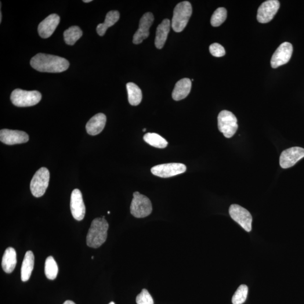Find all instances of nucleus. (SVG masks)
<instances>
[{
    "label": "nucleus",
    "mask_w": 304,
    "mask_h": 304,
    "mask_svg": "<svg viewBox=\"0 0 304 304\" xmlns=\"http://www.w3.org/2000/svg\"><path fill=\"white\" fill-rule=\"evenodd\" d=\"M186 170L185 165L180 163H170L155 166L151 169V172L154 175L168 178L185 172Z\"/></svg>",
    "instance_id": "1a4fd4ad"
},
{
    "label": "nucleus",
    "mask_w": 304,
    "mask_h": 304,
    "mask_svg": "<svg viewBox=\"0 0 304 304\" xmlns=\"http://www.w3.org/2000/svg\"><path fill=\"white\" fill-rule=\"evenodd\" d=\"M229 214L235 222L249 232L252 229V217L251 213L242 206L234 204L230 206Z\"/></svg>",
    "instance_id": "6e6552de"
},
{
    "label": "nucleus",
    "mask_w": 304,
    "mask_h": 304,
    "mask_svg": "<svg viewBox=\"0 0 304 304\" xmlns=\"http://www.w3.org/2000/svg\"><path fill=\"white\" fill-rule=\"evenodd\" d=\"M144 140L151 146L157 148H165L168 142L164 137L156 133H147L143 137Z\"/></svg>",
    "instance_id": "b1692460"
},
{
    "label": "nucleus",
    "mask_w": 304,
    "mask_h": 304,
    "mask_svg": "<svg viewBox=\"0 0 304 304\" xmlns=\"http://www.w3.org/2000/svg\"><path fill=\"white\" fill-rule=\"evenodd\" d=\"M130 212L136 218H143L149 216L152 212L151 201L146 195L138 191L133 194V199L130 206Z\"/></svg>",
    "instance_id": "39448f33"
},
{
    "label": "nucleus",
    "mask_w": 304,
    "mask_h": 304,
    "mask_svg": "<svg viewBox=\"0 0 304 304\" xmlns=\"http://www.w3.org/2000/svg\"><path fill=\"white\" fill-rule=\"evenodd\" d=\"M94 256H92V259H94Z\"/></svg>",
    "instance_id": "e433bc0d"
},
{
    "label": "nucleus",
    "mask_w": 304,
    "mask_h": 304,
    "mask_svg": "<svg viewBox=\"0 0 304 304\" xmlns=\"http://www.w3.org/2000/svg\"><path fill=\"white\" fill-rule=\"evenodd\" d=\"M248 288L247 285H242L237 289L232 298L233 304H244L248 295Z\"/></svg>",
    "instance_id": "cd10ccee"
},
{
    "label": "nucleus",
    "mask_w": 304,
    "mask_h": 304,
    "mask_svg": "<svg viewBox=\"0 0 304 304\" xmlns=\"http://www.w3.org/2000/svg\"><path fill=\"white\" fill-rule=\"evenodd\" d=\"M84 2L88 3L92 1V0H84Z\"/></svg>",
    "instance_id": "2f4dec72"
},
{
    "label": "nucleus",
    "mask_w": 304,
    "mask_h": 304,
    "mask_svg": "<svg viewBox=\"0 0 304 304\" xmlns=\"http://www.w3.org/2000/svg\"><path fill=\"white\" fill-rule=\"evenodd\" d=\"M109 304H115L114 302H111Z\"/></svg>",
    "instance_id": "f704fd0d"
},
{
    "label": "nucleus",
    "mask_w": 304,
    "mask_h": 304,
    "mask_svg": "<svg viewBox=\"0 0 304 304\" xmlns=\"http://www.w3.org/2000/svg\"><path fill=\"white\" fill-rule=\"evenodd\" d=\"M304 157V148L299 147L288 148L282 152L280 158L281 167L283 169L291 168Z\"/></svg>",
    "instance_id": "f8f14e48"
},
{
    "label": "nucleus",
    "mask_w": 304,
    "mask_h": 304,
    "mask_svg": "<svg viewBox=\"0 0 304 304\" xmlns=\"http://www.w3.org/2000/svg\"><path fill=\"white\" fill-rule=\"evenodd\" d=\"M17 253L13 247L7 248L3 253L2 259V267L6 273H12L17 265Z\"/></svg>",
    "instance_id": "aec40b11"
},
{
    "label": "nucleus",
    "mask_w": 304,
    "mask_h": 304,
    "mask_svg": "<svg viewBox=\"0 0 304 304\" xmlns=\"http://www.w3.org/2000/svg\"><path fill=\"white\" fill-rule=\"evenodd\" d=\"M293 46L291 43L285 42L278 47L271 59V66L277 68L287 64L292 55Z\"/></svg>",
    "instance_id": "9b49d317"
},
{
    "label": "nucleus",
    "mask_w": 304,
    "mask_h": 304,
    "mask_svg": "<svg viewBox=\"0 0 304 304\" xmlns=\"http://www.w3.org/2000/svg\"><path fill=\"white\" fill-rule=\"evenodd\" d=\"M70 207L72 215L75 219L78 221L84 219L86 208L82 194L78 189H75L72 192Z\"/></svg>",
    "instance_id": "2eb2a0df"
},
{
    "label": "nucleus",
    "mask_w": 304,
    "mask_h": 304,
    "mask_svg": "<svg viewBox=\"0 0 304 304\" xmlns=\"http://www.w3.org/2000/svg\"><path fill=\"white\" fill-rule=\"evenodd\" d=\"M35 264V256L33 252L28 251L25 253L22 265L21 267V280L27 282L30 278L33 271Z\"/></svg>",
    "instance_id": "412c9836"
},
{
    "label": "nucleus",
    "mask_w": 304,
    "mask_h": 304,
    "mask_svg": "<svg viewBox=\"0 0 304 304\" xmlns=\"http://www.w3.org/2000/svg\"><path fill=\"white\" fill-rule=\"evenodd\" d=\"M136 302L137 304H154L153 298L146 289H142L137 296Z\"/></svg>",
    "instance_id": "c85d7f7f"
},
{
    "label": "nucleus",
    "mask_w": 304,
    "mask_h": 304,
    "mask_svg": "<svg viewBox=\"0 0 304 304\" xmlns=\"http://www.w3.org/2000/svg\"><path fill=\"white\" fill-rule=\"evenodd\" d=\"M110 213H111L110 211L108 212V214H110Z\"/></svg>",
    "instance_id": "c9c22d12"
},
{
    "label": "nucleus",
    "mask_w": 304,
    "mask_h": 304,
    "mask_svg": "<svg viewBox=\"0 0 304 304\" xmlns=\"http://www.w3.org/2000/svg\"><path fill=\"white\" fill-rule=\"evenodd\" d=\"M192 14V7L188 1H183L177 4L173 10L171 21L173 30L180 32L184 30Z\"/></svg>",
    "instance_id": "7ed1b4c3"
},
{
    "label": "nucleus",
    "mask_w": 304,
    "mask_h": 304,
    "mask_svg": "<svg viewBox=\"0 0 304 304\" xmlns=\"http://www.w3.org/2000/svg\"><path fill=\"white\" fill-rule=\"evenodd\" d=\"M106 122V115L103 114H96L87 123L86 126L87 133L90 135H98L103 131Z\"/></svg>",
    "instance_id": "f3484780"
},
{
    "label": "nucleus",
    "mask_w": 304,
    "mask_h": 304,
    "mask_svg": "<svg viewBox=\"0 0 304 304\" xmlns=\"http://www.w3.org/2000/svg\"><path fill=\"white\" fill-rule=\"evenodd\" d=\"M45 273L46 277L50 280H55L57 277V273H58V267L53 256H49L46 260Z\"/></svg>",
    "instance_id": "a878e982"
},
{
    "label": "nucleus",
    "mask_w": 304,
    "mask_h": 304,
    "mask_svg": "<svg viewBox=\"0 0 304 304\" xmlns=\"http://www.w3.org/2000/svg\"><path fill=\"white\" fill-rule=\"evenodd\" d=\"M119 19V13L117 11H111L107 13L106 19L103 23H100L96 28L97 33L100 36L106 34L108 28H110L117 22Z\"/></svg>",
    "instance_id": "4be33fe9"
},
{
    "label": "nucleus",
    "mask_w": 304,
    "mask_h": 304,
    "mask_svg": "<svg viewBox=\"0 0 304 304\" xmlns=\"http://www.w3.org/2000/svg\"><path fill=\"white\" fill-rule=\"evenodd\" d=\"M30 64L36 71L48 73H60L70 66V63L64 57L43 53L32 57Z\"/></svg>",
    "instance_id": "f257e3e1"
},
{
    "label": "nucleus",
    "mask_w": 304,
    "mask_h": 304,
    "mask_svg": "<svg viewBox=\"0 0 304 304\" xmlns=\"http://www.w3.org/2000/svg\"><path fill=\"white\" fill-rule=\"evenodd\" d=\"M170 26H171V22L168 19H164L160 24L158 25L155 38V45L157 49H161L164 47L167 40Z\"/></svg>",
    "instance_id": "6ab92c4d"
},
{
    "label": "nucleus",
    "mask_w": 304,
    "mask_h": 304,
    "mask_svg": "<svg viewBox=\"0 0 304 304\" xmlns=\"http://www.w3.org/2000/svg\"><path fill=\"white\" fill-rule=\"evenodd\" d=\"M108 228L109 224L106 219L98 218L93 220L87 235V245L94 248L100 247L107 240Z\"/></svg>",
    "instance_id": "f03ea898"
},
{
    "label": "nucleus",
    "mask_w": 304,
    "mask_h": 304,
    "mask_svg": "<svg viewBox=\"0 0 304 304\" xmlns=\"http://www.w3.org/2000/svg\"><path fill=\"white\" fill-rule=\"evenodd\" d=\"M41 98V93L38 91H26L19 89L14 90L10 96L12 103L18 107L35 106Z\"/></svg>",
    "instance_id": "20e7f679"
},
{
    "label": "nucleus",
    "mask_w": 304,
    "mask_h": 304,
    "mask_svg": "<svg viewBox=\"0 0 304 304\" xmlns=\"http://www.w3.org/2000/svg\"><path fill=\"white\" fill-rule=\"evenodd\" d=\"M153 14L149 12L144 14L140 20L138 30L133 35V43L136 45L140 44L144 41V39L148 38L150 35V28L153 24Z\"/></svg>",
    "instance_id": "ddd939ff"
},
{
    "label": "nucleus",
    "mask_w": 304,
    "mask_h": 304,
    "mask_svg": "<svg viewBox=\"0 0 304 304\" xmlns=\"http://www.w3.org/2000/svg\"><path fill=\"white\" fill-rule=\"evenodd\" d=\"M280 7V3L278 0H268L264 2L258 9L257 19L261 23L269 22L273 19Z\"/></svg>",
    "instance_id": "9d476101"
},
{
    "label": "nucleus",
    "mask_w": 304,
    "mask_h": 304,
    "mask_svg": "<svg viewBox=\"0 0 304 304\" xmlns=\"http://www.w3.org/2000/svg\"><path fill=\"white\" fill-rule=\"evenodd\" d=\"M82 36V31L78 26H72L64 32V41L69 45H74Z\"/></svg>",
    "instance_id": "393cba45"
},
{
    "label": "nucleus",
    "mask_w": 304,
    "mask_h": 304,
    "mask_svg": "<svg viewBox=\"0 0 304 304\" xmlns=\"http://www.w3.org/2000/svg\"><path fill=\"white\" fill-rule=\"evenodd\" d=\"M218 121L219 131L227 138H230L236 133L238 128V121L232 112L227 110L220 112Z\"/></svg>",
    "instance_id": "423d86ee"
},
{
    "label": "nucleus",
    "mask_w": 304,
    "mask_h": 304,
    "mask_svg": "<svg viewBox=\"0 0 304 304\" xmlns=\"http://www.w3.org/2000/svg\"><path fill=\"white\" fill-rule=\"evenodd\" d=\"M191 88V81L190 79L185 78L177 82L174 89L173 90L172 97L176 101L185 99L189 95Z\"/></svg>",
    "instance_id": "a211bd4d"
},
{
    "label": "nucleus",
    "mask_w": 304,
    "mask_h": 304,
    "mask_svg": "<svg viewBox=\"0 0 304 304\" xmlns=\"http://www.w3.org/2000/svg\"><path fill=\"white\" fill-rule=\"evenodd\" d=\"M0 140L7 145L23 144L28 142L29 136L26 133L19 130L2 129L0 132Z\"/></svg>",
    "instance_id": "4468645a"
},
{
    "label": "nucleus",
    "mask_w": 304,
    "mask_h": 304,
    "mask_svg": "<svg viewBox=\"0 0 304 304\" xmlns=\"http://www.w3.org/2000/svg\"><path fill=\"white\" fill-rule=\"evenodd\" d=\"M60 22V17L56 14H51L38 25V32L43 38H48L55 31Z\"/></svg>",
    "instance_id": "dca6fc26"
},
{
    "label": "nucleus",
    "mask_w": 304,
    "mask_h": 304,
    "mask_svg": "<svg viewBox=\"0 0 304 304\" xmlns=\"http://www.w3.org/2000/svg\"><path fill=\"white\" fill-rule=\"evenodd\" d=\"M63 304H76L74 302L71 301V300H67Z\"/></svg>",
    "instance_id": "7c9ffc66"
},
{
    "label": "nucleus",
    "mask_w": 304,
    "mask_h": 304,
    "mask_svg": "<svg viewBox=\"0 0 304 304\" xmlns=\"http://www.w3.org/2000/svg\"><path fill=\"white\" fill-rule=\"evenodd\" d=\"M227 11L224 8L217 9L212 14L211 24L213 27H219L222 25L227 19Z\"/></svg>",
    "instance_id": "bb28decb"
},
{
    "label": "nucleus",
    "mask_w": 304,
    "mask_h": 304,
    "mask_svg": "<svg viewBox=\"0 0 304 304\" xmlns=\"http://www.w3.org/2000/svg\"><path fill=\"white\" fill-rule=\"evenodd\" d=\"M209 52L213 57H222L226 55V50L222 45L218 43H213L209 46Z\"/></svg>",
    "instance_id": "c756f323"
},
{
    "label": "nucleus",
    "mask_w": 304,
    "mask_h": 304,
    "mask_svg": "<svg viewBox=\"0 0 304 304\" xmlns=\"http://www.w3.org/2000/svg\"><path fill=\"white\" fill-rule=\"evenodd\" d=\"M2 21V13H0V22Z\"/></svg>",
    "instance_id": "473e14b6"
},
{
    "label": "nucleus",
    "mask_w": 304,
    "mask_h": 304,
    "mask_svg": "<svg viewBox=\"0 0 304 304\" xmlns=\"http://www.w3.org/2000/svg\"><path fill=\"white\" fill-rule=\"evenodd\" d=\"M50 172L48 169L42 168L35 173L32 178L30 190L35 197H41L45 194L49 186Z\"/></svg>",
    "instance_id": "0eeeda50"
},
{
    "label": "nucleus",
    "mask_w": 304,
    "mask_h": 304,
    "mask_svg": "<svg viewBox=\"0 0 304 304\" xmlns=\"http://www.w3.org/2000/svg\"><path fill=\"white\" fill-rule=\"evenodd\" d=\"M129 103L133 106L139 105L142 100V90L134 83L129 82L126 85Z\"/></svg>",
    "instance_id": "5701e85b"
},
{
    "label": "nucleus",
    "mask_w": 304,
    "mask_h": 304,
    "mask_svg": "<svg viewBox=\"0 0 304 304\" xmlns=\"http://www.w3.org/2000/svg\"><path fill=\"white\" fill-rule=\"evenodd\" d=\"M143 131L144 132H146V129H143Z\"/></svg>",
    "instance_id": "72a5a7b5"
}]
</instances>
